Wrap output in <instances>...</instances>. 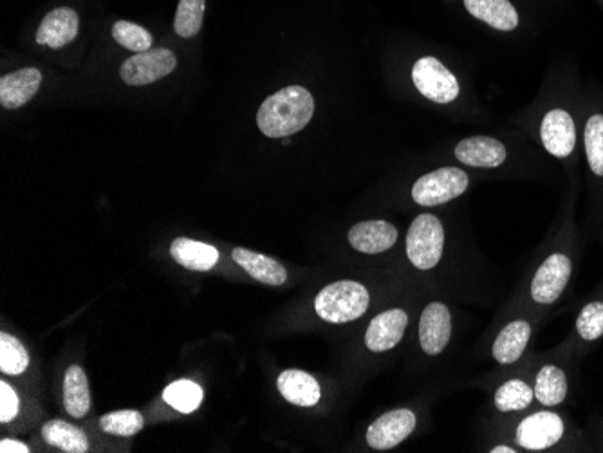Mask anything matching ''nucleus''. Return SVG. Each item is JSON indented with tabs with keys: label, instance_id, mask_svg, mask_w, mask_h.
Returning <instances> with one entry per match:
<instances>
[{
	"label": "nucleus",
	"instance_id": "f257e3e1",
	"mask_svg": "<svg viewBox=\"0 0 603 453\" xmlns=\"http://www.w3.org/2000/svg\"><path fill=\"white\" fill-rule=\"evenodd\" d=\"M313 114L315 100L311 93L300 85H291L264 100L257 114V125L268 138H289L306 129Z\"/></svg>",
	"mask_w": 603,
	"mask_h": 453
},
{
	"label": "nucleus",
	"instance_id": "f03ea898",
	"mask_svg": "<svg viewBox=\"0 0 603 453\" xmlns=\"http://www.w3.org/2000/svg\"><path fill=\"white\" fill-rule=\"evenodd\" d=\"M369 302V291L360 282L338 280L318 293L315 311L329 324H347L365 315Z\"/></svg>",
	"mask_w": 603,
	"mask_h": 453
},
{
	"label": "nucleus",
	"instance_id": "7ed1b4c3",
	"mask_svg": "<svg viewBox=\"0 0 603 453\" xmlns=\"http://www.w3.org/2000/svg\"><path fill=\"white\" fill-rule=\"evenodd\" d=\"M445 248V230L441 221L423 213L410 224L407 233V255L418 269L428 271L436 268Z\"/></svg>",
	"mask_w": 603,
	"mask_h": 453
},
{
	"label": "nucleus",
	"instance_id": "20e7f679",
	"mask_svg": "<svg viewBox=\"0 0 603 453\" xmlns=\"http://www.w3.org/2000/svg\"><path fill=\"white\" fill-rule=\"evenodd\" d=\"M468 188V176L454 167L439 168L427 176L419 177L412 188V197L421 206H439L454 201Z\"/></svg>",
	"mask_w": 603,
	"mask_h": 453
},
{
	"label": "nucleus",
	"instance_id": "39448f33",
	"mask_svg": "<svg viewBox=\"0 0 603 453\" xmlns=\"http://www.w3.org/2000/svg\"><path fill=\"white\" fill-rule=\"evenodd\" d=\"M177 58L170 49L159 47L136 53L121 64V80L132 87L154 84L176 69Z\"/></svg>",
	"mask_w": 603,
	"mask_h": 453
},
{
	"label": "nucleus",
	"instance_id": "423d86ee",
	"mask_svg": "<svg viewBox=\"0 0 603 453\" xmlns=\"http://www.w3.org/2000/svg\"><path fill=\"white\" fill-rule=\"evenodd\" d=\"M412 80L419 93L430 102L450 103L459 96V82L434 56H425L414 65Z\"/></svg>",
	"mask_w": 603,
	"mask_h": 453
},
{
	"label": "nucleus",
	"instance_id": "0eeeda50",
	"mask_svg": "<svg viewBox=\"0 0 603 453\" xmlns=\"http://www.w3.org/2000/svg\"><path fill=\"white\" fill-rule=\"evenodd\" d=\"M416 416L407 408L378 417L367 430V443L374 450H390L403 443L416 428Z\"/></svg>",
	"mask_w": 603,
	"mask_h": 453
},
{
	"label": "nucleus",
	"instance_id": "6e6552de",
	"mask_svg": "<svg viewBox=\"0 0 603 453\" xmlns=\"http://www.w3.org/2000/svg\"><path fill=\"white\" fill-rule=\"evenodd\" d=\"M571 260L562 253L551 255L546 262L540 266L537 275L531 284V296L537 304H553L557 302L562 291L566 289L569 277H571Z\"/></svg>",
	"mask_w": 603,
	"mask_h": 453
},
{
	"label": "nucleus",
	"instance_id": "1a4fd4ad",
	"mask_svg": "<svg viewBox=\"0 0 603 453\" xmlns=\"http://www.w3.org/2000/svg\"><path fill=\"white\" fill-rule=\"evenodd\" d=\"M564 435V421L553 412H537L517 428V441L526 450H546Z\"/></svg>",
	"mask_w": 603,
	"mask_h": 453
},
{
	"label": "nucleus",
	"instance_id": "9d476101",
	"mask_svg": "<svg viewBox=\"0 0 603 453\" xmlns=\"http://www.w3.org/2000/svg\"><path fill=\"white\" fill-rule=\"evenodd\" d=\"M452 336V316L445 304L434 302L425 307L419 322V342L428 356L445 351Z\"/></svg>",
	"mask_w": 603,
	"mask_h": 453
},
{
	"label": "nucleus",
	"instance_id": "9b49d317",
	"mask_svg": "<svg viewBox=\"0 0 603 453\" xmlns=\"http://www.w3.org/2000/svg\"><path fill=\"white\" fill-rule=\"evenodd\" d=\"M540 138L546 150L555 158L571 156L576 147V127L569 112L562 109L549 111L542 120Z\"/></svg>",
	"mask_w": 603,
	"mask_h": 453
},
{
	"label": "nucleus",
	"instance_id": "f8f14e48",
	"mask_svg": "<svg viewBox=\"0 0 603 453\" xmlns=\"http://www.w3.org/2000/svg\"><path fill=\"white\" fill-rule=\"evenodd\" d=\"M409 325V316L403 309H390L376 316L367 327L365 345L372 352H387L394 349Z\"/></svg>",
	"mask_w": 603,
	"mask_h": 453
},
{
	"label": "nucleus",
	"instance_id": "ddd939ff",
	"mask_svg": "<svg viewBox=\"0 0 603 453\" xmlns=\"http://www.w3.org/2000/svg\"><path fill=\"white\" fill-rule=\"evenodd\" d=\"M78 29H80V17L75 10L56 8L51 13H47L44 20L40 22L37 42L40 46L60 49L75 40Z\"/></svg>",
	"mask_w": 603,
	"mask_h": 453
},
{
	"label": "nucleus",
	"instance_id": "4468645a",
	"mask_svg": "<svg viewBox=\"0 0 603 453\" xmlns=\"http://www.w3.org/2000/svg\"><path fill=\"white\" fill-rule=\"evenodd\" d=\"M398 241V230L387 221H363L349 230V242L354 250L376 255L390 250Z\"/></svg>",
	"mask_w": 603,
	"mask_h": 453
},
{
	"label": "nucleus",
	"instance_id": "2eb2a0df",
	"mask_svg": "<svg viewBox=\"0 0 603 453\" xmlns=\"http://www.w3.org/2000/svg\"><path fill=\"white\" fill-rule=\"evenodd\" d=\"M42 73L35 67H26L6 74L0 80V103L4 109H20L38 93Z\"/></svg>",
	"mask_w": 603,
	"mask_h": 453
},
{
	"label": "nucleus",
	"instance_id": "dca6fc26",
	"mask_svg": "<svg viewBox=\"0 0 603 453\" xmlns=\"http://www.w3.org/2000/svg\"><path fill=\"white\" fill-rule=\"evenodd\" d=\"M455 158L468 167L495 168L506 161V147L488 136L466 138L455 147Z\"/></svg>",
	"mask_w": 603,
	"mask_h": 453
},
{
	"label": "nucleus",
	"instance_id": "f3484780",
	"mask_svg": "<svg viewBox=\"0 0 603 453\" xmlns=\"http://www.w3.org/2000/svg\"><path fill=\"white\" fill-rule=\"evenodd\" d=\"M232 257L250 277L259 280L262 284L282 286L288 280L286 268L271 257L246 250V248H235L232 251Z\"/></svg>",
	"mask_w": 603,
	"mask_h": 453
},
{
	"label": "nucleus",
	"instance_id": "a211bd4d",
	"mask_svg": "<svg viewBox=\"0 0 603 453\" xmlns=\"http://www.w3.org/2000/svg\"><path fill=\"white\" fill-rule=\"evenodd\" d=\"M279 392L282 398L297 407H315L320 401L318 381L304 370H286L279 376Z\"/></svg>",
	"mask_w": 603,
	"mask_h": 453
},
{
	"label": "nucleus",
	"instance_id": "6ab92c4d",
	"mask_svg": "<svg viewBox=\"0 0 603 453\" xmlns=\"http://www.w3.org/2000/svg\"><path fill=\"white\" fill-rule=\"evenodd\" d=\"M170 255L179 266L190 271H210L219 262V251L205 242L179 237L170 246Z\"/></svg>",
	"mask_w": 603,
	"mask_h": 453
},
{
	"label": "nucleus",
	"instance_id": "aec40b11",
	"mask_svg": "<svg viewBox=\"0 0 603 453\" xmlns=\"http://www.w3.org/2000/svg\"><path fill=\"white\" fill-rule=\"evenodd\" d=\"M468 13L499 31H513L519 26L517 10L510 0H464Z\"/></svg>",
	"mask_w": 603,
	"mask_h": 453
},
{
	"label": "nucleus",
	"instance_id": "412c9836",
	"mask_svg": "<svg viewBox=\"0 0 603 453\" xmlns=\"http://www.w3.org/2000/svg\"><path fill=\"white\" fill-rule=\"evenodd\" d=\"M65 412L75 419H82L91 410V390L84 369L73 365L65 372L64 378Z\"/></svg>",
	"mask_w": 603,
	"mask_h": 453
},
{
	"label": "nucleus",
	"instance_id": "4be33fe9",
	"mask_svg": "<svg viewBox=\"0 0 603 453\" xmlns=\"http://www.w3.org/2000/svg\"><path fill=\"white\" fill-rule=\"evenodd\" d=\"M529 336H531V327L528 322L517 320L506 325L493 343V358L502 365L515 363L526 349Z\"/></svg>",
	"mask_w": 603,
	"mask_h": 453
},
{
	"label": "nucleus",
	"instance_id": "5701e85b",
	"mask_svg": "<svg viewBox=\"0 0 603 453\" xmlns=\"http://www.w3.org/2000/svg\"><path fill=\"white\" fill-rule=\"evenodd\" d=\"M42 437L47 444L65 453H85L89 450L87 435L80 428L62 419L47 421L42 428Z\"/></svg>",
	"mask_w": 603,
	"mask_h": 453
},
{
	"label": "nucleus",
	"instance_id": "b1692460",
	"mask_svg": "<svg viewBox=\"0 0 603 453\" xmlns=\"http://www.w3.org/2000/svg\"><path fill=\"white\" fill-rule=\"evenodd\" d=\"M566 394L567 380L564 370L558 369L555 365L542 367L535 385V396L540 403L546 407H555L566 399Z\"/></svg>",
	"mask_w": 603,
	"mask_h": 453
},
{
	"label": "nucleus",
	"instance_id": "393cba45",
	"mask_svg": "<svg viewBox=\"0 0 603 453\" xmlns=\"http://www.w3.org/2000/svg\"><path fill=\"white\" fill-rule=\"evenodd\" d=\"M163 399L177 412L192 414L203 403V389L194 381H174L163 390Z\"/></svg>",
	"mask_w": 603,
	"mask_h": 453
},
{
	"label": "nucleus",
	"instance_id": "a878e982",
	"mask_svg": "<svg viewBox=\"0 0 603 453\" xmlns=\"http://www.w3.org/2000/svg\"><path fill=\"white\" fill-rule=\"evenodd\" d=\"M29 367V354L26 347L8 333L0 334V370L2 374L20 376Z\"/></svg>",
	"mask_w": 603,
	"mask_h": 453
},
{
	"label": "nucleus",
	"instance_id": "bb28decb",
	"mask_svg": "<svg viewBox=\"0 0 603 453\" xmlns=\"http://www.w3.org/2000/svg\"><path fill=\"white\" fill-rule=\"evenodd\" d=\"M205 0H179L174 29L183 38H192L203 28Z\"/></svg>",
	"mask_w": 603,
	"mask_h": 453
},
{
	"label": "nucleus",
	"instance_id": "cd10ccee",
	"mask_svg": "<svg viewBox=\"0 0 603 453\" xmlns=\"http://www.w3.org/2000/svg\"><path fill=\"white\" fill-rule=\"evenodd\" d=\"M143 416L138 410H118L100 417V426L107 434L118 437H132L143 430Z\"/></svg>",
	"mask_w": 603,
	"mask_h": 453
},
{
	"label": "nucleus",
	"instance_id": "c85d7f7f",
	"mask_svg": "<svg viewBox=\"0 0 603 453\" xmlns=\"http://www.w3.org/2000/svg\"><path fill=\"white\" fill-rule=\"evenodd\" d=\"M585 152L589 167L596 176H603V116L594 114L585 125Z\"/></svg>",
	"mask_w": 603,
	"mask_h": 453
},
{
	"label": "nucleus",
	"instance_id": "c756f323",
	"mask_svg": "<svg viewBox=\"0 0 603 453\" xmlns=\"http://www.w3.org/2000/svg\"><path fill=\"white\" fill-rule=\"evenodd\" d=\"M112 37L120 46L134 51V53H143L149 51L152 46V35L145 28L138 24H132L127 20H120L112 26Z\"/></svg>",
	"mask_w": 603,
	"mask_h": 453
},
{
	"label": "nucleus",
	"instance_id": "7c9ffc66",
	"mask_svg": "<svg viewBox=\"0 0 603 453\" xmlns=\"http://www.w3.org/2000/svg\"><path fill=\"white\" fill-rule=\"evenodd\" d=\"M533 392L524 381L511 380L506 381L501 389L495 394V405L501 412H511V410H524L531 405Z\"/></svg>",
	"mask_w": 603,
	"mask_h": 453
},
{
	"label": "nucleus",
	"instance_id": "2f4dec72",
	"mask_svg": "<svg viewBox=\"0 0 603 453\" xmlns=\"http://www.w3.org/2000/svg\"><path fill=\"white\" fill-rule=\"evenodd\" d=\"M576 329L587 342H593V340H598L600 336H603L602 302H593V304H589V306L582 309V313L576 320Z\"/></svg>",
	"mask_w": 603,
	"mask_h": 453
},
{
	"label": "nucleus",
	"instance_id": "473e14b6",
	"mask_svg": "<svg viewBox=\"0 0 603 453\" xmlns=\"http://www.w3.org/2000/svg\"><path fill=\"white\" fill-rule=\"evenodd\" d=\"M20 401L17 392L6 381L0 383V421L10 423L19 416Z\"/></svg>",
	"mask_w": 603,
	"mask_h": 453
},
{
	"label": "nucleus",
	"instance_id": "72a5a7b5",
	"mask_svg": "<svg viewBox=\"0 0 603 453\" xmlns=\"http://www.w3.org/2000/svg\"><path fill=\"white\" fill-rule=\"evenodd\" d=\"M0 452H2V453H10V452L28 453L29 446H28V444L20 443V441H13V439H4V441H2V443H0Z\"/></svg>",
	"mask_w": 603,
	"mask_h": 453
},
{
	"label": "nucleus",
	"instance_id": "f704fd0d",
	"mask_svg": "<svg viewBox=\"0 0 603 453\" xmlns=\"http://www.w3.org/2000/svg\"><path fill=\"white\" fill-rule=\"evenodd\" d=\"M493 453H515V450H511L508 446H497V448H493Z\"/></svg>",
	"mask_w": 603,
	"mask_h": 453
}]
</instances>
